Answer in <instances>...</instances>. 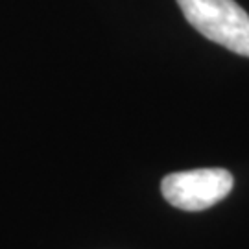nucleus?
Instances as JSON below:
<instances>
[{
    "label": "nucleus",
    "mask_w": 249,
    "mask_h": 249,
    "mask_svg": "<svg viewBox=\"0 0 249 249\" xmlns=\"http://www.w3.org/2000/svg\"><path fill=\"white\" fill-rule=\"evenodd\" d=\"M234 179L223 168H199L168 174L160 183L162 196L181 211H203L222 201L232 190Z\"/></svg>",
    "instance_id": "f03ea898"
},
{
    "label": "nucleus",
    "mask_w": 249,
    "mask_h": 249,
    "mask_svg": "<svg viewBox=\"0 0 249 249\" xmlns=\"http://www.w3.org/2000/svg\"><path fill=\"white\" fill-rule=\"evenodd\" d=\"M178 4L201 36L249 57V15L234 0H178Z\"/></svg>",
    "instance_id": "f257e3e1"
}]
</instances>
